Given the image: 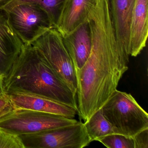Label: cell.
<instances>
[{"label": "cell", "instance_id": "cell-1", "mask_svg": "<svg viewBox=\"0 0 148 148\" xmlns=\"http://www.w3.org/2000/svg\"><path fill=\"white\" fill-rule=\"evenodd\" d=\"M92 47L84 65L76 70L78 115L84 123L101 109L128 70L130 55L119 46L109 0H97L88 19Z\"/></svg>", "mask_w": 148, "mask_h": 148}, {"label": "cell", "instance_id": "cell-2", "mask_svg": "<svg viewBox=\"0 0 148 148\" xmlns=\"http://www.w3.org/2000/svg\"><path fill=\"white\" fill-rule=\"evenodd\" d=\"M4 86L8 94L41 96L77 110V95L58 77L39 52L30 44L23 45L20 53L4 77Z\"/></svg>", "mask_w": 148, "mask_h": 148}, {"label": "cell", "instance_id": "cell-3", "mask_svg": "<svg viewBox=\"0 0 148 148\" xmlns=\"http://www.w3.org/2000/svg\"><path fill=\"white\" fill-rule=\"evenodd\" d=\"M101 109L116 134L133 137L148 129V114L130 93L116 90Z\"/></svg>", "mask_w": 148, "mask_h": 148}, {"label": "cell", "instance_id": "cell-4", "mask_svg": "<svg viewBox=\"0 0 148 148\" xmlns=\"http://www.w3.org/2000/svg\"><path fill=\"white\" fill-rule=\"evenodd\" d=\"M14 32L24 44L33 43L48 30L54 28L47 14L32 3L6 0L0 4Z\"/></svg>", "mask_w": 148, "mask_h": 148}, {"label": "cell", "instance_id": "cell-5", "mask_svg": "<svg viewBox=\"0 0 148 148\" xmlns=\"http://www.w3.org/2000/svg\"><path fill=\"white\" fill-rule=\"evenodd\" d=\"M32 45L39 52L58 77L77 95V85L75 67L60 33L55 28H52Z\"/></svg>", "mask_w": 148, "mask_h": 148}, {"label": "cell", "instance_id": "cell-6", "mask_svg": "<svg viewBox=\"0 0 148 148\" xmlns=\"http://www.w3.org/2000/svg\"><path fill=\"white\" fill-rule=\"evenodd\" d=\"M78 121L61 115L16 109L0 119V129L17 136L39 133L73 124Z\"/></svg>", "mask_w": 148, "mask_h": 148}, {"label": "cell", "instance_id": "cell-7", "mask_svg": "<svg viewBox=\"0 0 148 148\" xmlns=\"http://www.w3.org/2000/svg\"><path fill=\"white\" fill-rule=\"evenodd\" d=\"M25 148H83L91 141L84 123L73 124L39 133L19 136Z\"/></svg>", "mask_w": 148, "mask_h": 148}, {"label": "cell", "instance_id": "cell-8", "mask_svg": "<svg viewBox=\"0 0 148 148\" xmlns=\"http://www.w3.org/2000/svg\"><path fill=\"white\" fill-rule=\"evenodd\" d=\"M97 2V0H66L55 29L63 38L68 36L88 21L90 13Z\"/></svg>", "mask_w": 148, "mask_h": 148}, {"label": "cell", "instance_id": "cell-9", "mask_svg": "<svg viewBox=\"0 0 148 148\" xmlns=\"http://www.w3.org/2000/svg\"><path fill=\"white\" fill-rule=\"evenodd\" d=\"M12 103L16 109H27L74 118L77 109L41 96L22 93L8 94Z\"/></svg>", "mask_w": 148, "mask_h": 148}, {"label": "cell", "instance_id": "cell-10", "mask_svg": "<svg viewBox=\"0 0 148 148\" xmlns=\"http://www.w3.org/2000/svg\"><path fill=\"white\" fill-rule=\"evenodd\" d=\"M23 45L0 8V74L6 75L20 53Z\"/></svg>", "mask_w": 148, "mask_h": 148}, {"label": "cell", "instance_id": "cell-11", "mask_svg": "<svg viewBox=\"0 0 148 148\" xmlns=\"http://www.w3.org/2000/svg\"><path fill=\"white\" fill-rule=\"evenodd\" d=\"M148 36V0H136L130 23V56L140 54L146 46Z\"/></svg>", "mask_w": 148, "mask_h": 148}, {"label": "cell", "instance_id": "cell-12", "mask_svg": "<svg viewBox=\"0 0 148 148\" xmlns=\"http://www.w3.org/2000/svg\"><path fill=\"white\" fill-rule=\"evenodd\" d=\"M136 1L109 0L112 20L117 40L120 47L129 55L130 23Z\"/></svg>", "mask_w": 148, "mask_h": 148}, {"label": "cell", "instance_id": "cell-13", "mask_svg": "<svg viewBox=\"0 0 148 148\" xmlns=\"http://www.w3.org/2000/svg\"><path fill=\"white\" fill-rule=\"evenodd\" d=\"M63 39L75 70H79L85 63L91 50V35L88 21L63 38Z\"/></svg>", "mask_w": 148, "mask_h": 148}, {"label": "cell", "instance_id": "cell-14", "mask_svg": "<svg viewBox=\"0 0 148 148\" xmlns=\"http://www.w3.org/2000/svg\"><path fill=\"white\" fill-rule=\"evenodd\" d=\"M84 124L92 142L116 133L112 125L104 116L102 109L95 112Z\"/></svg>", "mask_w": 148, "mask_h": 148}, {"label": "cell", "instance_id": "cell-15", "mask_svg": "<svg viewBox=\"0 0 148 148\" xmlns=\"http://www.w3.org/2000/svg\"><path fill=\"white\" fill-rule=\"evenodd\" d=\"M21 3H32L40 7L47 14L54 28L66 0H15Z\"/></svg>", "mask_w": 148, "mask_h": 148}, {"label": "cell", "instance_id": "cell-16", "mask_svg": "<svg viewBox=\"0 0 148 148\" xmlns=\"http://www.w3.org/2000/svg\"><path fill=\"white\" fill-rule=\"evenodd\" d=\"M97 141L108 148H136L133 137L113 133L99 138Z\"/></svg>", "mask_w": 148, "mask_h": 148}, {"label": "cell", "instance_id": "cell-17", "mask_svg": "<svg viewBox=\"0 0 148 148\" xmlns=\"http://www.w3.org/2000/svg\"><path fill=\"white\" fill-rule=\"evenodd\" d=\"M0 148H25L19 136L0 129Z\"/></svg>", "mask_w": 148, "mask_h": 148}, {"label": "cell", "instance_id": "cell-18", "mask_svg": "<svg viewBox=\"0 0 148 148\" xmlns=\"http://www.w3.org/2000/svg\"><path fill=\"white\" fill-rule=\"evenodd\" d=\"M133 137L136 148H148V129L140 132Z\"/></svg>", "mask_w": 148, "mask_h": 148}, {"label": "cell", "instance_id": "cell-19", "mask_svg": "<svg viewBox=\"0 0 148 148\" xmlns=\"http://www.w3.org/2000/svg\"><path fill=\"white\" fill-rule=\"evenodd\" d=\"M12 104L10 96L7 93L0 95V110Z\"/></svg>", "mask_w": 148, "mask_h": 148}, {"label": "cell", "instance_id": "cell-20", "mask_svg": "<svg viewBox=\"0 0 148 148\" xmlns=\"http://www.w3.org/2000/svg\"><path fill=\"white\" fill-rule=\"evenodd\" d=\"M15 109L13 105L12 104L3 110H0V119L7 116Z\"/></svg>", "mask_w": 148, "mask_h": 148}, {"label": "cell", "instance_id": "cell-21", "mask_svg": "<svg viewBox=\"0 0 148 148\" xmlns=\"http://www.w3.org/2000/svg\"><path fill=\"white\" fill-rule=\"evenodd\" d=\"M5 76L0 74V95L5 93L4 89V80Z\"/></svg>", "mask_w": 148, "mask_h": 148}, {"label": "cell", "instance_id": "cell-22", "mask_svg": "<svg viewBox=\"0 0 148 148\" xmlns=\"http://www.w3.org/2000/svg\"><path fill=\"white\" fill-rule=\"evenodd\" d=\"M6 0H0V4H1L2 2H4V1H5Z\"/></svg>", "mask_w": 148, "mask_h": 148}]
</instances>
